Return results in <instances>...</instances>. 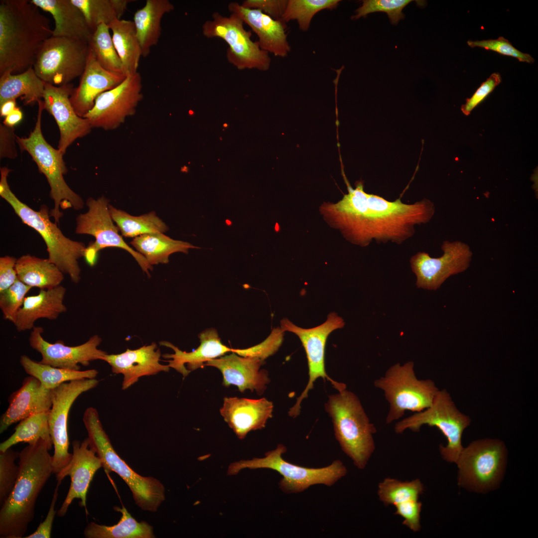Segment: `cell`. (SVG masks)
Segmentation results:
<instances>
[{
    "mask_svg": "<svg viewBox=\"0 0 538 538\" xmlns=\"http://www.w3.org/2000/svg\"><path fill=\"white\" fill-rule=\"evenodd\" d=\"M52 397V390L45 389L38 379L25 378L20 388L9 397L8 406L0 418V433L29 416L49 411Z\"/></svg>",
    "mask_w": 538,
    "mask_h": 538,
    "instance_id": "cell-26",
    "label": "cell"
},
{
    "mask_svg": "<svg viewBox=\"0 0 538 538\" xmlns=\"http://www.w3.org/2000/svg\"><path fill=\"white\" fill-rule=\"evenodd\" d=\"M59 485V484H57L46 518L43 522L39 524L36 530L34 533L24 538H49L51 537L52 524L56 513V511L55 510V505L58 496V488Z\"/></svg>",
    "mask_w": 538,
    "mask_h": 538,
    "instance_id": "cell-54",
    "label": "cell"
},
{
    "mask_svg": "<svg viewBox=\"0 0 538 538\" xmlns=\"http://www.w3.org/2000/svg\"><path fill=\"white\" fill-rule=\"evenodd\" d=\"M19 452L11 448L0 451V505L3 504L12 491L18 473L19 467L15 460L19 458Z\"/></svg>",
    "mask_w": 538,
    "mask_h": 538,
    "instance_id": "cell-45",
    "label": "cell"
},
{
    "mask_svg": "<svg viewBox=\"0 0 538 538\" xmlns=\"http://www.w3.org/2000/svg\"><path fill=\"white\" fill-rule=\"evenodd\" d=\"M109 210L123 236L136 237L152 233H164L168 230L167 225L154 212L139 216H133L127 212L109 205Z\"/></svg>",
    "mask_w": 538,
    "mask_h": 538,
    "instance_id": "cell-40",
    "label": "cell"
},
{
    "mask_svg": "<svg viewBox=\"0 0 538 538\" xmlns=\"http://www.w3.org/2000/svg\"><path fill=\"white\" fill-rule=\"evenodd\" d=\"M339 0H287L281 20L284 23L295 20L299 30H308L315 15L324 9L336 8Z\"/></svg>",
    "mask_w": 538,
    "mask_h": 538,
    "instance_id": "cell-42",
    "label": "cell"
},
{
    "mask_svg": "<svg viewBox=\"0 0 538 538\" xmlns=\"http://www.w3.org/2000/svg\"><path fill=\"white\" fill-rule=\"evenodd\" d=\"M126 77L109 72L98 63L91 49L79 86L73 89L70 101L76 114L84 116L92 109L97 98L121 84Z\"/></svg>",
    "mask_w": 538,
    "mask_h": 538,
    "instance_id": "cell-23",
    "label": "cell"
},
{
    "mask_svg": "<svg viewBox=\"0 0 538 538\" xmlns=\"http://www.w3.org/2000/svg\"><path fill=\"white\" fill-rule=\"evenodd\" d=\"M507 449L499 439L473 441L464 447L455 463L458 484L468 490L485 493L497 488L504 476Z\"/></svg>",
    "mask_w": 538,
    "mask_h": 538,
    "instance_id": "cell-8",
    "label": "cell"
},
{
    "mask_svg": "<svg viewBox=\"0 0 538 538\" xmlns=\"http://www.w3.org/2000/svg\"><path fill=\"white\" fill-rule=\"evenodd\" d=\"M174 8L168 0H147L145 5L134 13L133 21L142 57L147 56L151 48L158 42L161 19Z\"/></svg>",
    "mask_w": 538,
    "mask_h": 538,
    "instance_id": "cell-31",
    "label": "cell"
},
{
    "mask_svg": "<svg viewBox=\"0 0 538 538\" xmlns=\"http://www.w3.org/2000/svg\"><path fill=\"white\" fill-rule=\"evenodd\" d=\"M50 13L55 22L52 36L65 37L88 43L93 34L81 10L71 0H30Z\"/></svg>",
    "mask_w": 538,
    "mask_h": 538,
    "instance_id": "cell-30",
    "label": "cell"
},
{
    "mask_svg": "<svg viewBox=\"0 0 538 538\" xmlns=\"http://www.w3.org/2000/svg\"><path fill=\"white\" fill-rule=\"evenodd\" d=\"M88 45L103 68L113 73L124 76L122 62L114 46L108 25L105 24L99 25L93 32Z\"/></svg>",
    "mask_w": 538,
    "mask_h": 538,
    "instance_id": "cell-41",
    "label": "cell"
},
{
    "mask_svg": "<svg viewBox=\"0 0 538 538\" xmlns=\"http://www.w3.org/2000/svg\"><path fill=\"white\" fill-rule=\"evenodd\" d=\"M122 514L118 524L107 526L91 522L85 528L86 538H154L153 527L147 522H137L125 507H115Z\"/></svg>",
    "mask_w": 538,
    "mask_h": 538,
    "instance_id": "cell-36",
    "label": "cell"
},
{
    "mask_svg": "<svg viewBox=\"0 0 538 538\" xmlns=\"http://www.w3.org/2000/svg\"><path fill=\"white\" fill-rule=\"evenodd\" d=\"M31 288L17 279L12 285L0 292V308L4 319L14 323L26 294Z\"/></svg>",
    "mask_w": 538,
    "mask_h": 538,
    "instance_id": "cell-46",
    "label": "cell"
},
{
    "mask_svg": "<svg viewBox=\"0 0 538 538\" xmlns=\"http://www.w3.org/2000/svg\"><path fill=\"white\" fill-rule=\"evenodd\" d=\"M82 12L93 32L101 24L109 25L120 19L131 0H71Z\"/></svg>",
    "mask_w": 538,
    "mask_h": 538,
    "instance_id": "cell-38",
    "label": "cell"
},
{
    "mask_svg": "<svg viewBox=\"0 0 538 538\" xmlns=\"http://www.w3.org/2000/svg\"><path fill=\"white\" fill-rule=\"evenodd\" d=\"M45 84L32 67L19 74L6 72L0 75V105L18 98L25 105L38 103L43 99Z\"/></svg>",
    "mask_w": 538,
    "mask_h": 538,
    "instance_id": "cell-32",
    "label": "cell"
},
{
    "mask_svg": "<svg viewBox=\"0 0 538 538\" xmlns=\"http://www.w3.org/2000/svg\"><path fill=\"white\" fill-rule=\"evenodd\" d=\"M283 334L280 328H275L263 342L247 349H238L237 353L243 357H256L264 361L278 350L282 342Z\"/></svg>",
    "mask_w": 538,
    "mask_h": 538,
    "instance_id": "cell-48",
    "label": "cell"
},
{
    "mask_svg": "<svg viewBox=\"0 0 538 538\" xmlns=\"http://www.w3.org/2000/svg\"><path fill=\"white\" fill-rule=\"evenodd\" d=\"M131 244L152 266L167 264L169 256L176 252L188 253L191 248H198L189 243L173 240L162 233H152L135 237Z\"/></svg>",
    "mask_w": 538,
    "mask_h": 538,
    "instance_id": "cell-35",
    "label": "cell"
},
{
    "mask_svg": "<svg viewBox=\"0 0 538 538\" xmlns=\"http://www.w3.org/2000/svg\"><path fill=\"white\" fill-rule=\"evenodd\" d=\"M66 292V288L60 285L51 289H40L37 294L25 297L13 323L17 331L31 330L37 320H55L66 312L67 307L63 302Z\"/></svg>",
    "mask_w": 538,
    "mask_h": 538,
    "instance_id": "cell-29",
    "label": "cell"
},
{
    "mask_svg": "<svg viewBox=\"0 0 538 538\" xmlns=\"http://www.w3.org/2000/svg\"><path fill=\"white\" fill-rule=\"evenodd\" d=\"M49 411L29 416L19 421L14 433L0 444V451H4L20 442L34 443L45 440L51 449L53 442L48 423Z\"/></svg>",
    "mask_w": 538,
    "mask_h": 538,
    "instance_id": "cell-39",
    "label": "cell"
},
{
    "mask_svg": "<svg viewBox=\"0 0 538 538\" xmlns=\"http://www.w3.org/2000/svg\"><path fill=\"white\" fill-rule=\"evenodd\" d=\"M343 318L336 313L332 312L327 320L322 324L309 329L298 327L287 319L281 321V329L296 334L300 339L305 349L309 369V380L305 389L297 398L295 404L290 408L289 415L297 416L300 412V404L307 398L309 390L313 387L314 383L319 378L331 382L333 387L339 390L345 386L331 379L326 373L324 366L325 348L329 335L334 330L344 327Z\"/></svg>",
    "mask_w": 538,
    "mask_h": 538,
    "instance_id": "cell-14",
    "label": "cell"
},
{
    "mask_svg": "<svg viewBox=\"0 0 538 538\" xmlns=\"http://www.w3.org/2000/svg\"><path fill=\"white\" fill-rule=\"evenodd\" d=\"M272 403L265 398L254 400L225 398L220 411L225 421L240 439L252 430L265 427L272 416Z\"/></svg>",
    "mask_w": 538,
    "mask_h": 538,
    "instance_id": "cell-27",
    "label": "cell"
},
{
    "mask_svg": "<svg viewBox=\"0 0 538 538\" xmlns=\"http://www.w3.org/2000/svg\"><path fill=\"white\" fill-rule=\"evenodd\" d=\"M161 356L159 348L153 342L136 349H128L120 354H107L102 360L111 367L112 373L123 375L122 389L125 390L141 377L168 372L170 368L160 363Z\"/></svg>",
    "mask_w": 538,
    "mask_h": 538,
    "instance_id": "cell-22",
    "label": "cell"
},
{
    "mask_svg": "<svg viewBox=\"0 0 538 538\" xmlns=\"http://www.w3.org/2000/svg\"><path fill=\"white\" fill-rule=\"evenodd\" d=\"M200 344L195 350L187 352L182 351L172 343L161 341V345L170 348L173 354H165L162 357L168 359L170 368L175 369L184 377L192 371L203 368L208 361L225 355L233 349L224 345L221 341L217 331L213 328L207 329L199 335Z\"/></svg>",
    "mask_w": 538,
    "mask_h": 538,
    "instance_id": "cell-28",
    "label": "cell"
},
{
    "mask_svg": "<svg viewBox=\"0 0 538 538\" xmlns=\"http://www.w3.org/2000/svg\"><path fill=\"white\" fill-rule=\"evenodd\" d=\"M470 423L469 416L458 409L448 392L442 389L438 391L428 408L400 420L394 430L400 434L406 429L418 432L424 425L436 427L447 441L445 446L439 445L441 457L448 462L455 463L464 448L462 434Z\"/></svg>",
    "mask_w": 538,
    "mask_h": 538,
    "instance_id": "cell-11",
    "label": "cell"
},
{
    "mask_svg": "<svg viewBox=\"0 0 538 538\" xmlns=\"http://www.w3.org/2000/svg\"><path fill=\"white\" fill-rule=\"evenodd\" d=\"M51 449L40 439L19 455V473L10 495L1 506L0 538H21L35 515L37 499L53 473Z\"/></svg>",
    "mask_w": 538,
    "mask_h": 538,
    "instance_id": "cell-3",
    "label": "cell"
},
{
    "mask_svg": "<svg viewBox=\"0 0 538 538\" xmlns=\"http://www.w3.org/2000/svg\"><path fill=\"white\" fill-rule=\"evenodd\" d=\"M501 81L502 78L499 73L492 74L481 84L471 97L466 99L465 104L461 107L463 114L466 116L469 115L472 111L483 101Z\"/></svg>",
    "mask_w": 538,
    "mask_h": 538,
    "instance_id": "cell-49",
    "label": "cell"
},
{
    "mask_svg": "<svg viewBox=\"0 0 538 538\" xmlns=\"http://www.w3.org/2000/svg\"><path fill=\"white\" fill-rule=\"evenodd\" d=\"M330 396L325 408L333 424L335 436L343 451L359 469H364L375 450L371 423L358 398L346 387Z\"/></svg>",
    "mask_w": 538,
    "mask_h": 538,
    "instance_id": "cell-5",
    "label": "cell"
},
{
    "mask_svg": "<svg viewBox=\"0 0 538 538\" xmlns=\"http://www.w3.org/2000/svg\"><path fill=\"white\" fill-rule=\"evenodd\" d=\"M10 170L6 167L0 168V196L11 206L23 223L41 236L47 247L48 260L63 273L68 274L73 283H78L81 278L78 260L84 257L85 244L65 236L57 224L50 220L46 206H42L37 211L21 202L8 184L7 178Z\"/></svg>",
    "mask_w": 538,
    "mask_h": 538,
    "instance_id": "cell-4",
    "label": "cell"
},
{
    "mask_svg": "<svg viewBox=\"0 0 538 538\" xmlns=\"http://www.w3.org/2000/svg\"><path fill=\"white\" fill-rule=\"evenodd\" d=\"M15 269L19 280L31 287L40 289L57 287L64 279L63 273L48 259L29 254L17 259Z\"/></svg>",
    "mask_w": 538,
    "mask_h": 538,
    "instance_id": "cell-33",
    "label": "cell"
},
{
    "mask_svg": "<svg viewBox=\"0 0 538 538\" xmlns=\"http://www.w3.org/2000/svg\"><path fill=\"white\" fill-rule=\"evenodd\" d=\"M109 200L104 196L97 199L89 198L86 202L87 212L79 215L76 219L75 233L93 236L95 241L90 244L98 252L108 247L123 249L130 253L142 270L149 276L152 270L145 258L131 248L118 233L119 228L114 225L109 210Z\"/></svg>",
    "mask_w": 538,
    "mask_h": 538,
    "instance_id": "cell-18",
    "label": "cell"
},
{
    "mask_svg": "<svg viewBox=\"0 0 538 538\" xmlns=\"http://www.w3.org/2000/svg\"><path fill=\"white\" fill-rule=\"evenodd\" d=\"M27 0L0 1V75L33 66L42 43L52 35L49 20Z\"/></svg>",
    "mask_w": 538,
    "mask_h": 538,
    "instance_id": "cell-2",
    "label": "cell"
},
{
    "mask_svg": "<svg viewBox=\"0 0 538 538\" xmlns=\"http://www.w3.org/2000/svg\"><path fill=\"white\" fill-rule=\"evenodd\" d=\"M22 118V112L19 108L16 107L10 114L5 117L3 124L9 127H13L21 120Z\"/></svg>",
    "mask_w": 538,
    "mask_h": 538,
    "instance_id": "cell-55",
    "label": "cell"
},
{
    "mask_svg": "<svg viewBox=\"0 0 538 538\" xmlns=\"http://www.w3.org/2000/svg\"><path fill=\"white\" fill-rule=\"evenodd\" d=\"M411 0H364L361 5L357 8L356 14L351 17L352 19H358L367 14L378 11L387 13L391 23L396 25L399 21L404 17L402 11L404 8Z\"/></svg>",
    "mask_w": 538,
    "mask_h": 538,
    "instance_id": "cell-44",
    "label": "cell"
},
{
    "mask_svg": "<svg viewBox=\"0 0 538 538\" xmlns=\"http://www.w3.org/2000/svg\"><path fill=\"white\" fill-rule=\"evenodd\" d=\"M125 77L137 73L142 52L133 21L116 19L108 25Z\"/></svg>",
    "mask_w": 538,
    "mask_h": 538,
    "instance_id": "cell-34",
    "label": "cell"
},
{
    "mask_svg": "<svg viewBox=\"0 0 538 538\" xmlns=\"http://www.w3.org/2000/svg\"><path fill=\"white\" fill-rule=\"evenodd\" d=\"M99 383L95 378L83 379L63 383L52 390V404L49 411L48 423L54 448L53 473L56 475L69 464L72 457V453L68 452L67 431L71 407L80 395L95 388Z\"/></svg>",
    "mask_w": 538,
    "mask_h": 538,
    "instance_id": "cell-15",
    "label": "cell"
},
{
    "mask_svg": "<svg viewBox=\"0 0 538 538\" xmlns=\"http://www.w3.org/2000/svg\"><path fill=\"white\" fill-rule=\"evenodd\" d=\"M142 87L138 72L126 77L119 85L99 96L84 118L88 120L92 128L106 131L118 128L126 118L134 115L143 98Z\"/></svg>",
    "mask_w": 538,
    "mask_h": 538,
    "instance_id": "cell-16",
    "label": "cell"
},
{
    "mask_svg": "<svg viewBox=\"0 0 538 538\" xmlns=\"http://www.w3.org/2000/svg\"><path fill=\"white\" fill-rule=\"evenodd\" d=\"M441 249L443 254L439 258H432L424 252H418L411 257L410 267L418 288L436 290L449 276L469 267L472 253L466 244L445 241Z\"/></svg>",
    "mask_w": 538,
    "mask_h": 538,
    "instance_id": "cell-17",
    "label": "cell"
},
{
    "mask_svg": "<svg viewBox=\"0 0 538 538\" xmlns=\"http://www.w3.org/2000/svg\"><path fill=\"white\" fill-rule=\"evenodd\" d=\"M97 253L98 252L96 251L91 244L86 248L84 257L90 265L93 266L95 264Z\"/></svg>",
    "mask_w": 538,
    "mask_h": 538,
    "instance_id": "cell-57",
    "label": "cell"
},
{
    "mask_svg": "<svg viewBox=\"0 0 538 538\" xmlns=\"http://www.w3.org/2000/svg\"><path fill=\"white\" fill-rule=\"evenodd\" d=\"M231 13L237 14L258 37L260 48L276 57H286L291 51L285 23L272 18L258 9L243 7L237 2L228 6Z\"/></svg>",
    "mask_w": 538,
    "mask_h": 538,
    "instance_id": "cell-24",
    "label": "cell"
},
{
    "mask_svg": "<svg viewBox=\"0 0 538 538\" xmlns=\"http://www.w3.org/2000/svg\"><path fill=\"white\" fill-rule=\"evenodd\" d=\"M38 111L36 124L28 137L16 135V142L21 150L27 151L36 163L39 170L46 177L50 190V196L54 201V207L49 211L50 216L59 223L63 213L59 208L72 207L78 210L83 208L84 201L67 185L64 175L68 169L63 158L64 155L58 149L53 148L45 139L41 130V117L44 108L42 100L38 102Z\"/></svg>",
    "mask_w": 538,
    "mask_h": 538,
    "instance_id": "cell-7",
    "label": "cell"
},
{
    "mask_svg": "<svg viewBox=\"0 0 538 538\" xmlns=\"http://www.w3.org/2000/svg\"><path fill=\"white\" fill-rule=\"evenodd\" d=\"M89 47L87 42L51 36L42 43L33 68L46 83L55 86L69 84L83 74Z\"/></svg>",
    "mask_w": 538,
    "mask_h": 538,
    "instance_id": "cell-13",
    "label": "cell"
},
{
    "mask_svg": "<svg viewBox=\"0 0 538 538\" xmlns=\"http://www.w3.org/2000/svg\"><path fill=\"white\" fill-rule=\"evenodd\" d=\"M286 451L282 444L266 453L263 458L241 460L234 462L228 467V474H237L241 470L249 468L270 469L281 475L278 483L280 489L284 493H300L309 487L316 484L331 486L347 473L343 462L336 460L329 465L322 468H307L297 465L285 460L282 455Z\"/></svg>",
    "mask_w": 538,
    "mask_h": 538,
    "instance_id": "cell-9",
    "label": "cell"
},
{
    "mask_svg": "<svg viewBox=\"0 0 538 538\" xmlns=\"http://www.w3.org/2000/svg\"><path fill=\"white\" fill-rule=\"evenodd\" d=\"M72 457L69 464L56 475L57 483H61L64 478L69 476L71 483L67 495L60 508L58 516L66 514L69 506L75 499H80V505L86 506L88 490L93 478L102 464L100 458L89 446L88 438L82 442L72 441Z\"/></svg>",
    "mask_w": 538,
    "mask_h": 538,
    "instance_id": "cell-21",
    "label": "cell"
},
{
    "mask_svg": "<svg viewBox=\"0 0 538 538\" xmlns=\"http://www.w3.org/2000/svg\"><path fill=\"white\" fill-rule=\"evenodd\" d=\"M16 135L13 127L0 124V157L15 158L17 152L15 145Z\"/></svg>",
    "mask_w": 538,
    "mask_h": 538,
    "instance_id": "cell-53",
    "label": "cell"
},
{
    "mask_svg": "<svg viewBox=\"0 0 538 538\" xmlns=\"http://www.w3.org/2000/svg\"><path fill=\"white\" fill-rule=\"evenodd\" d=\"M17 259L5 256L0 258V292L12 285L18 279L15 269Z\"/></svg>",
    "mask_w": 538,
    "mask_h": 538,
    "instance_id": "cell-52",
    "label": "cell"
},
{
    "mask_svg": "<svg viewBox=\"0 0 538 538\" xmlns=\"http://www.w3.org/2000/svg\"><path fill=\"white\" fill-rule=\"evenodd\" d=\"M424 486L419 479L409 481L386 478L378 485L379 500L385 505L396 504L410 500H418L424 491Z\"/></svg>",
    "mask_w": 538,
    "mask_h": 538,
    "instance_id": "cell-43",
    "label": "cell"
},
{
    "mask_svg": "<svg viewBox=\"0 0 538 538\" xmlns=\"http://www.w3.org/2000/svg\"><path fill=\"white\" fill-rule=\"evenodd\" d=\"M467 44L471 47H479L487 50H491L500 54L512 56L517 58L519 61L533 63L535 59L529 54L523 53L511 44L507 39L500 36L496 39H487L483 40H468Z\"/></svg>",
    "mask_w": 538,
    "mask_h": 538,
    "instance_id": "cell-47",
    "label": "cell"
},
{
    "mask_svg": "<svg viewBox=\"0 0 538 538\" xmlns=\"http://www.w3.org/2000/svg\"><path fill=\"white\" fill-rule=\"evenodd\" d=\"M212 17L203 24V35L208 38H221L227 43L226 57L230 63L239 70L269 69V53L260 48L258 41L252 39L251 31L246 30L244 22L237 14L231 13L225 16L215 12Z\"/></svg>",
    "mask_w": 538,
    "mask_h": 538,
    "instance_id": "cell-12",
    "label": "cell"
},
{
    "mask_svg": "<svg viewBox=\"0 0 538 538\" xmlns=\"http://www.w3.org/2000/svg\"><path fill=\"white\" fill-rule=\"evenodd\" d=\"M287 3V0H245L241 5L260 10L274 19L281 20Z\"/></svg>",
    "mask_w": 538,
    "mask_h": 538,
    "instance_id": "cell-51",
    "label": "cell"
},
{
    "mask_svg": "<svg viewBox=\"0 0 538 538\" xmlns=\"http://www.w3.org/2000/svg\"><path fill=\"white\" fill-rule=\"evenodd\" d=\"M395 514L403 518V524L413 532L419 531L422 504L418 500H410L394 506Z\"/></svg>",
    "mask_w": 538,
    "mask_h": 538,
    "instance_id": "cell-50",
    "label": "cell"
},
{
    "mask_svg": "<svg viewBox=\"0 0 538 538\" xmlns=\"http://www.w3.org/2000/svg\"><path fill=\"white\" fill-rule=\"evenodd\" d=\"M20 363L28 375L38 379L42 386L48 390H53L63 383L72 381L94 379L98 374L96 369L80 371L54 367L36 362L25 355L21 356Z\"/></svg>",
    "mask_w": 538,
    "mask_h": 538,
    "instance_id": "cell-37",
    "label": "cell"
},
{
    "mask_svg": "<svg viewBox=\"0 0 538 538\" xmlns=\"http://www.w3.org/2000/svg\"><path fill=\"white\" fill-rule=\"evenodd\" d=\"M83 421L88 433L89 446L100 458L102 467L107 472H115L123 479L131 490L138 507L144 511L156 512L165 500L163 484L154 477L139 475L119 456L103 428L95 408L89 407L85 410Z\"/></svg>",
    "mask_w": 538,
    "mask_h": 538,
    "instance_id": "cell-6",
    "label": "cell"
},
{
    "mask_svg": "<svg viewBox=\"0 0 538 538\" xmlns=\"http://www.w3.org/2000/svg\"><path fill=\"white\" fill-rule=\"evenodd\" d=\"M69 83L55 86L46 83L43 99L44 108L55 119L60 131L58 149L64 154L69 146L76 139L91 132L88 120L78 116L70 101L73 89Z\"/></svg>",
    "mask_w": 538,
    "mask_h": 538,
    "instance_id": "cell-20",
    "label": "cell"
},
{
    "mask_svg": "<svg viewBox=\"0 0 538 538\" xmlns=\"http://www.w3.org/2000/svg\"><path fill=\"white\" fill-rule=\"evenodd\" d=\"M264 361L252 357H240L233 353L212 359L204 366H212L219 369L223 375V385L228 387L235 385L243 393L249 389L258 394L263 393L269 382L268 373L260 370Z\"/></svg>",
    "mask_w": 538,
    "mask_h": 538,
    "instance_id": "cell-25",
    "label": "cell"
},
{
    "mask_svg": "<svg viewBox=\"0 0 538 538\" xmlns=\"http://www.w3.org/2000/svg\"><path fill=\"white\" fill-rule=\"evenodd\" d=\"M16 100H10L0 105V115L1 117H6L10 114L16 108Z\"/></svg>",
    "mask_w": 538,
    "mask_h": 538,
    "instance_id": "cell-56",
    "label": "cell"
},
{
    "mask_svg": "<svg viewBox=\"0 0 538 538\" xmlns=\"http://www.w3.org/2000/svg\"><path fill=\"white\" fill-rule=\"evenodd\" d=\"M374 385L384 392L390 404L387 424L402 417L406 410L418 412L428 408L439 390L432 380L417 378L412 361L392 366Z\"/></svg>",
    "mask_w": 538,
    "mask_h": 538,
    "instance_id": "cell-10",
    "label": "cell"
},
{
    "mask_svg": "<svg viewBox=\"0 0 538 538\" xmlns=\"http://www.w3.org/2000/svg\"><path fill=\"white\" fill-rule=\"evenodd\" d=\"M342 175L348 193L336 203H323L320 211L352 244L364 247L374 241L400 245L414 235L417 225L428 223L434 214L435 206L427 199L413 204L400 198L388 201L366 193L362 181H357L353 188Z\"/></svg>",
    "mask_w": 538,
    "mask_h": 538,
    "instance_id": "cell-1",
    "label": "cell"
},
{
    "mask_svg": "<svg viewBox=\"0 0 538 538\" xmlns=\"http://www.w3.org/2000/svg\"><path fill=\"white\" fill-rule=\"evenodd\" d=\"M43 332L42 327L34 326L28 339L30 347L41 354V363L56 368L79 370L80 364L87 366L91 361L102 360L108 354L98 348L102 341L98 335L92 336L82 344L69 346L61 341L54 343L48 342L42 335Z\"/></svg>",
    "mask_w": 538,
    "mask_h": 538,
    "instance_id": "cell-19",
    "label": "cell"
}]
</instances>
